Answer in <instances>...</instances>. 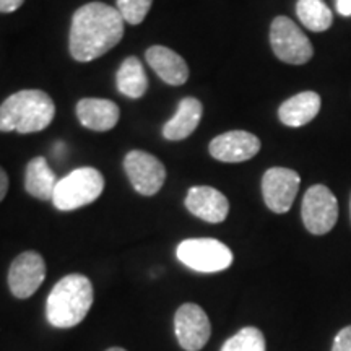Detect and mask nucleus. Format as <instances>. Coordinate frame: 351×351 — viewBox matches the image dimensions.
Listing matches in <instances>:
<instances>
[{
  "mask_svg": "<svg viewBox=\"0 0 351 351\" xmlns=\"http://www.w3.org/2000/svg\"><path fill=\"white\" fill-rule=\"evenodd\" d=\"M124 36V19L116 7L91 2L73 13L70 54L78 62H91L117 46Z\"/></svg>",
  "mask_w": 351,
  "mask_h": 351,
  "instance_id": "obj_1",
  "label": "nucleus"
},
{
  "mask_svg": "<svg viewBox=\"0 0 351 351\" xmlns=\"http://www.w3.org/2000/svg\"><path fill=\"white\" fill-rule=\"evenodd\" d=\"M93 300V285L85 275H67L54 285L47 296L46 317L57 328H72L86 317Z\"/></svg>",
  "mask_w": 351,
  "mask_h": 351,
  "instance_id": "obj_2",
  "label": "nucleus"
},
{
  "mask_svg": "<svg viewBox=\"0 0 351 351\" xmlns=\"http://www.w3.org/2000/svg\"><path fill=\"white\" fill-rule=\"evenodd\" d=\"M56 104L41 90H21L0 104V132L34 134L51 124Z\"/></svg>",
  "mask_w": 351,
  "mask_h": 351,
  "instance_id": "obj_3",
  "label": "nucleus"
},
{
  "mask_svg": "<svg viewBox=\"0 0 351 351\" xmlns=\"http://www.w3.org/2000/svg\"><path fill=\"white\" fill-rule=\"evenodd\" d=\"M104 178L95 168H78L57 182L52 204L60 212H72L93 204L103 194Z\"/></svg>",
  "mask_w": 351,
  "mask_h": 351,
  "instance_id": "obj_4",
  "label": "nucleus"
},
{
  "mask_svg": "<svg viewBox=\"0 0 351 351\" xmlns=\"http://www.w3.org/2000/svg\"><path fill=\"white\" fill-rule=\"evenodd\" d=\"M176 256L189 269L202 274H217L232 263V252L221 241L199 238L186 239L176 249Z\"/></svg>",
  "mask_w": 351,
  "mask_h": 351,
  "instance_id": "obj_5",
  "label": "nucleus"
},
{
  "mask_svg": "<svg viewBox=\"0 0 351 351\" xmlns=\"http://www.w3.org/2000/svg\"><path fill=\"white\" fill-rule=\"evenodd\" d=\"M270 44L275 56L285 64L302 65L314 56L309 38L288 16H276L270 26Z\"/></svg>",
  "mask_w": 351,
  "mask_h": 351,
  "instance_id": "obj_6",
  "label": "nucleus"
},
{
  "mask_svg": "<svg viewBox=\"0 0 351 351\" xmlns=\"http://www.w3.org/2000/svg\"><path fill=\"white\" fill-rule=\"evenodd\" d=\"M302 223L311 234L322 236L333 230L339 219V202L322 184L307 189L302 199Z\"/></svg>",
  "mask_w": 351,
  "mask_h": 351,
  "instance_id": "obj_7",
  "label": "nucleus"
},
{
  "mask_svg": "<svg viewBox=\"0 0 351 351\" xmlns=\"http://www.w3.org/2000/svg\"><path fill=\"white\" fill-rule=\"evenodd\" d=\"M174 330L179 345L186 351H200L212 335L207 313L194 302H186L176 311Z\"/></svg>",
  "mask_w": 351,
  "mask_h": 351,
  "instance_id": "obj_8",
  "label": "nucleus"
},
{
  "mask_svg": "<svg viewBox=\"0 0 351 351\" xmlns=\"http://www.w3.org/2000/svg\"><path fill=\"white\" fill-rule=\"evenodd\" d=\"M125 173L130 184L142 195H155L163 187L166 179L165 165L156 156L142 150L127 153L124 160Z\"/></svg>",
  "mask_w": 351,
  "mask_h": 351,
  "instance_id": "obj_9",
  "label": "nucleus"
},
{
  "mask_svg": "<svg viewBox=\"0 0 351 351\" xmlns=\"http://www.w3.org/2000/svg\"><path fill=\"white\" fill-rule=\"evenodd\" d=\"M46 278V262L41 254L26 251L12 262L8 270V288L19 300H28Z\"/></svg>",
  "mask_w": 351,
  "mask_h": 351,
  "instance_id": "obj_10",
  "label": "nucleus"
},
{
  "mask_svg": "<svg viewBox=\"0 0 351 351\" xmlns=\"http://www.w3.org/2000/svg\"><path fill=\"white\" fill-rule=\"evenodd\" d=\"M301 178L288 168H270L262 178V194L265 205L274 213H287L293 207Z\"/></svg>",
  "mask_w": 351,
  "mask_h": 351,
  "instance_id": "obj_11",
  "label": "nucleus"
},
{
  "mask_svg": "<svg viewBox=\"0 0 351 351\" xmlns=\"http://www.w3.org/2000/svg\"><path fill=\"white\" fill-rule=\"evenodd\" d=\"M208 150L221 163H243L261 152V140L251 132L231 130L215 137Z\"/></svg>",
  "mask_w": 351,
  "mask_h": 351,
  "instance_id": "obj_12",
  "label": "nucleus"
},
{
  "mask_svg": "<svg viewBox=\"0 0 351 351\" xmlns=\"http://www.w3.org/2000/svg\"><path fill=\"white\" fill-rule=\"evenodd\" d=\"M186 207L194 217L207 223L225 221L230 213V202L221 192L208 186H195L189 189Z\"/></svg>",
  "mask_w": 351,
  "mask_h": 351,
  "instance_id": "obj_13",
  "label": "nucleus"
},
{
  "mask_svg": "<svg viewBox=\"0 0 351 351\" xmlns=\"http://www.w3.org/2000/svg\"><path fill=\"white\" fill-rule=\"evenodd\" d=\"M121 111L116 103L101 98H85L77 104V117L83 127L96 132L111 130L119 121Z\"/></svg>",
  "mask_w": 351,
  "mask_h": 351,
  "instance_id": "obj_14",
  "label": "nucleus"
},
{
  "mask_svg": "<svg viewBox=\"0 0 351 351\" xmlns=\"http://www.w3.org/2000/svg\"><path fill=\"white\" fill-rule=\"evenodd\" d=\"M145 56H147V62L150 64V67L165 83L179 86L187 82L189 67L186 60L178 52L165 46H152Z\"/></svg>",
  "mask_w": 351,
  "mask_h": 351,
  "instance_id": "obj_15",
  "label": "nucleus"
},
{
  "mask_svg": "<svg viewBox=\"0 0 351 351\" xmlns=\"http://www.w3.org/2000/svg\"><path fill=\"white\" fill-rule=\"evenodd\" d=\"M320 111V96L315 91H302L285 101L278 109L282 124L302 127L309 124Z\"/></svg>",
  "mask_w": 351,
  "mask_h": 351,
  "instance_id": "obj_16",
  "label": "nucleus"
},
{
  "mask_svg": "<svg viewBox=\"0 0 351 351\" xmlns=\"http://www.w3.org/2000/svg\"><path fill=\"white\" fill-rule=\"evenodd\" d=\"M204 106L197 98H184L179 104L178 111L163 127V135L168 140H184L194 134L197 125L200 124Z\"/></svg>",
  "mask_w": 351,
  "mask_h": 351,
  "instance_id": "obj_17",
  "label": "nucleus"
},
{
  "mask_svg": "<svg viewBox=\"0 0 351 351\" xmlns=\"http://www.w3.org/2000/svg\"><path fill=\"white\" fill-rule=\"evenodd\" d=\"M57 182H59V179H57L54 171L49 168L47 160L44 156L33 158L26 166L25 189L34 199L43 202L52 200Z\"/></svg>",
  "mask_w": 351,
  "mask_h": 351,
  "instance_id": "obj_18",
  "label": "nucleus"
},
{
  "mask_svg": "<svg viewBox=\"0 0 351 351\" xmlns=\"http://www.w3.org/2000/svg\"><path fill=\"white\" fill-rule=\"evenodd\" d=\"M117 90L130 99H138L147 93L148 78L137 57H127L116 75Z\"/></svg>",
  "mask_w": 351,
  "mask_h": 351,
  "instance_id": "obj_19",
  "label": "nucleus"
},
{
  "mask_svg": "<svg viewBox=\"0 0 351 351\" xmlns=\"http://www.w3.org/2000/svg\"><path fill=\"white\" fill-rule=\"evenodd\" d=\"M296 15L314 33L327 32L333 23V13L324 0H298Z\"/></svg>",
  "mask_w": 351,
  "mask_h": 351,
  "instance_id": "obj_20",
  "label": "nucleus"
},
{
  "mask_svg": "<svg viewBox=\"0 0 351 351\" xmlns=\"http://www.w3.org/2000/svg\"><path fill=\"white\" fill-rule=\"evenodd\" d=\"M265 337L257 327H244L228 339L221 351H265Z\"/></svg>",
  "mask_w": 351,
  "mask_h": 351,
  "instance_id": "obj_21",
  "label": "nucleus"
},
{
  "mask_svg": "<svg viewBox=\"0 0 351 351\" xmlns=\"http://www.w3.org/2000/svg\"><path fill=\"white\" fill-rule=\"evenodd\" d=\"M153 0H117V10L124 21L130 25H140L150 12Z\"/></svg>",
  "mask_w": 351,
  "mask_h": 351,
  "instance_id": "obj_22",
  "label": "nucleus"
},
{
  "mask_svg": "<svg viewBox=\"0 0 351 351\" xmlns=\"http://www.w3.org/2000/svg\"><path fill=\"white\" fill-rule=\"evenodd\" d=\"M332 351H351V326L341 328L333 340Z\"/></svg>",
  "mask_w": 351,
  "mask_h": 351,
  "instance_id": "obj_23",
  "label": "nucleus"
},
{
  "mask_svg": "<svg viewBox=\"0 0 351 351\" xmlns=\"http://www.w3.org/2000/svg\"><path fill=\"white\" fill-rule=\"evenodd\" d=\"M25 0H0V13H12L23 5Z\"/></svg>",
  "mask_w": 351,
  "mask_h": 351,
  "instance_id": "obj_24",
  "label": "nucleus"
},
{
  "mask_svg": "<svg viewBox=\"0 0 351 351\" xmlns=\"http://www.w3.org/2000/svg\"><path fill=\"white\" fill-rule=\"evenodd\" d=\"M8 191V176L5 171L0 168V202L5 199Z\"/></svg>",
  "mask_w": 351,
  "mask_h": 351,
  "instance_id": "obj_25",
  "label": "nucleus"
},
{
  "mask_svg": "<svg viewBox=\"0 0 351 351\" xmlns=\"http://www.w3.org/2000/svg\"><path fill=\"white\" fill-rule=\"evenodd\" d=\"M337 12L341 16H351V0H337Z\"/></svg>",
  "mask_w": 351,
  "mask_h": 351,
  "instance_id": "obj_26",
  "label": "nucleus"
},
{
  "mask_svg": "<svg viewBox=\"0 0 351 351\" xmlns=\"http://www.w3.org/2000/svg\"><path fill=\"white\" fill-rule=\"evenodd\" d=\"M64 152H65V145H64L62 142H57L56 147H54V155H56V158H59L60 155H64Z\"/></svg>",
  "mask_w": 351,
  "mask_h": 351,
  "instance_id": "obj_27",
  "label": "nucleus"
},
{
  "mask_svg": "<svg viewBox=\"0 0 351 351\" xmlns=\"http://www.w3.org/2000/svg\"><path fill=\"white\" fill-rule=\"evenodd\" d=\"M106 351H127V350H124V348H117V346H114V348H109V350H106Z\"/></svg>",
  "mask_w": 351,
  "mask_h": 351,
  "instance_id": "obj_28",
  "label": "nucleus"
},
{
  "mask_svg": "<svg viewBox=\"0 0 351 351\" xmlns=\"http://www.w3.org/2000/svg\"><path fill=\"white\" fill-rule=\"evenodd\" d=\"M350 207H351V205H350Z\"/></svg>",
  "mask_w": 351,
  "mask_h": 351,
  "instance_id": "obj_29",
  "label": "nucleus"
}]
</instances>
